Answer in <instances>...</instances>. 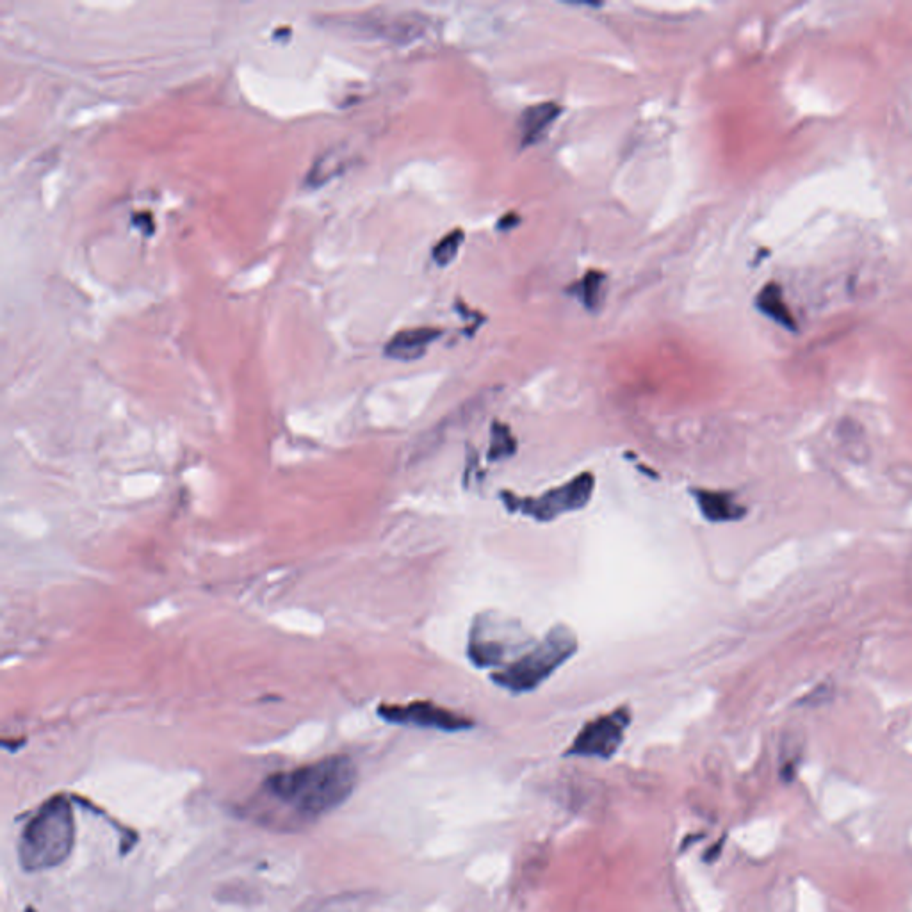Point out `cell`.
Wrapping results in <instances>:
<instances>
[{
  "label": "cell",
  "instance_id": "obj_6",
  "mask_svg": "<svg viewBox=\"0 0 912 912\" xmlns=\"http://www.w3.org/2000/svg\"><path fill=\"white\" fill-rule=\"evenodd\" d=\"M522 635L519 629L512 627L506 620H497L490 615L489 619L480 617L474 622L469 638V658L476 667L485 668L501 665L512 651L522 647Z\"/></svg>",
  "mask_w": 912,
  "mask_h": 912
},
{
  "label": "cell",
  "instance_id": "obj_1",
  "mask_svg": "<svg viewBox=\"0 0 912 912\" xmlns=\"http://www.w3.org/2000/svg\"><path fill=\"white\" fill-rule=\"evenodd\" d=\"M357 777L353 759L332 756L291 772L271 775L264 782V791L298 815L314 818L342 806L357 788Z\"/></svg>",
  "mask_w": 912,
  "mask_h": 912
},
{
  "label": "cell",
  "instance_id": "obj_5",
  "mask_svg": "<svg viewBox=\"0 0 912 912\" xmlns=\"http://www.w3.org/2000/svg\"><path fill=\"white\" fill-rule=\"evenodd\" d=\"M629 724V708H617L608 715L595 718L579 731L565 754L578 758H613L624 741Z\"/></svg>",
  "mask_w": 912,
  "mask_h": 912
},
{
  "label": "cell",
  "instance_id": "obj_9",
  "mask_svg": "<svg viewBox=\"0 0 912 912\" xmlns=\"http://www.w3.org/2000/svg\"><path fill=\"white\" fill-rule=\"evenodd\" d=\"M562 111V106L553 100L540 102V104L524 109L521 120H519L521 147H533L546 138L549 129L562 116Z\"/></svg>",
  "mask_w": 912,
  "mask_h": 912
},
{
  "label": "cell",
  "instance_id": "obj_10",
  "mask_svg": "<svg viewBox=\"0 0 912 912\" xmlns=\"http://www.w3.org/2000/svg\"><path fill=\"white\" fill-rule=\"evenodd\" d=\"M695 503L701 510L702 517L709 522H734L745 517V506L736 501L731 492L718 490L693 489Z\"/></svg>",
  "mask_w": 912,
  "mask_h": 912
},
{
  "label": "cell",
  "instance_id": "obj_13",
  "mask_svg": "<svg viewBox=\"0 0 912 912\" xmlns=\"http://www.w3.org/2000/svg\"><path fill=\"white\" fill-rule=\"evenodd\" d=\"M465 232L462 228H455L442 237L437 245L433 246L432 259L440 268H448L453 264L460 248L464 245Z\"/></svg>",
  "mask_w": 912,
  "mask_h": 912
},
{
  "label": "cell",
  "instance_id": "obj_14",
  "mask_svg": "<svg viewBox=\"0 0 912 912\" xmlns=\"http://www.w3.org/2000/svg\"><path fill=\"white\" fill-rule=\"evenodd\" d=\"M490 433H492V437H490L489 458L492 462L505 460V458L515 453L517 442H515V437H513L510 428L506 424L496 421V423L492 424Z\"/></svg>",
  "mask_w": 912,
  "mask_h": 912
},
{
  "label": "cell",
  "instance_id": "obj_3",
  "mask_svg": "<svg viewBox=\"0 0 912 912\" xmlns=\"http://www.w3.org/2000/svg\"><path fill=\"white\" fill-rule=\"evenodd\" d=\"M576 651L578 638L574 631L567 626H554L531 651L492 674V681L508 692H531L544 683L547 677L553 676Z\"/></svg>",
  "mask_w": 912,
  "mask_h": 912
},
{
  "label": "cell",
  "instance_id": "obj_12",
  "mask_svg": "<svg viewBox=\"0 0 912 912\" xmlns=\"http://www.w3.org/2000/svg\"><path fill=\"white\" fill-rule=\"evenodd\" d=\"M606 280H608L606 273L599 269H590L585 277L576 284H572L570 293L574 294L588 310L595 312L603 305L604 296H606Z\"/></svg>",
  "mask_w": 912,
  "mask_h": 912
},
{
  "label": "cell",
  "instance_id": "obj_2",
  "mask_svg": "<svg viewBox=\"0 0 912 912\" xmlns=\"http://www.w3.org/2000/svg\"><path fill=\"white\" fill-rule=\"evenodd\" d=\"M75 822L70 800H47L18 839V863L24 872H43L65 863L74 848Z\"/></svg>",
  "mask_w": 912,
  "mask_h": 912
},
{
  "label": "cell",
  "instance_id": "obj_4",
  "mask_svg": "<svg viewBox=\"0 0 912 912\" xmlns=\"http://www.w3.org/2000/svg\"><path fill=\"white\" fill-rule=\"evenodd\" d=\"M594 487V474L581 473L542 496L521 497L510 490H501L499 497L508 512L521 513L538 522H551L565 513L583 510L594 496Z\"/></svg>",
  "mask_w": 912,
  "mask_h": 912
},
{
  "label": "cell",
  "instance_id": "obj_7",
  "mask_svg": "<svg viewBox=\"0 0 912 912\" xmlns=\"http://www.w3.org/2000/svg\"><path fill=\"white\" fill-rule=\"evenodd\" d=\"M378 715L389 724L414 725L423 729H437L444 733H458L473 729L471 718L458 715L451 709L442 708L433 702H410V704H382Z\"/></svg>",
  "mask_w": 912,
  "mask_h": 912
},
{
  "label": "cell",
  "instance_id": "obj_8",
  "mask_svg": "<svg viewBox=\"0 0 912 912\" xmlns=\"http://www.w3.org/2000/svg\"><path fill=\"white\" fill-rule=\"evenodd\" d=\"M442 330L437 326H417V328H405L398 334L392 335L389 342L385 344L383 353L392 360H401V362H412V360L421 359L433 342L442 337Z\"/></svg>",
  "mask_w": 912,
  "mask_h": 912
},
{
  "label": "cell",
  "instance_id": "obj_11",
  "mask_svg": "<svg viewBox=\"0 0 912 912\" xmlns=\"http://www.w3.org/2000/svg\"><path fill=\"white\" fill-rule=\"evenodd\" d=\"M756 307L759 312L772 319L774 323L793 332L797 328V321L791 314L790 305L784 300L781 285L777 282H768V284L759 291L756 296Z\"/></svg>",
  "mask_w": 912,
  "mask_h": 912
}]
</instances>
